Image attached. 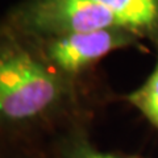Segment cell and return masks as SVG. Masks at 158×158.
I'll use <instances>...</instances> for the list:
<instances>
[{"label":"cell","mask_w":158,"mask_h":158,"mask_svg":"<svg viewBox=\"0 0 158 158\" xmlns=\"http://www.w3.org/2000/svg\"><path fill=\"white\" fill-rule=\"evenodd\" d=\"M90 91L53 70L29 38L0 19V142L49 145L90 123Z\"/></svg>","instance_id":"cell-1"},{"label":"cell","mask_w":158,"mask_h":158,"mask_svg":"<svg viewBox=\"0 0 158 158\" xmlns=\"http://www.w3.org/2000/svg\"><path fill=\"white\" fill-rule=\"evenodd\" d=\"M25 37L53 70L79 83H87L92 69L108 54L131 48H142L144 42L131 31L120 28L73 32L40 38Z\"/></svg>","instance_id":"cell-2"},{"label":"cell","mask_w":158,"mask_h":158,"mask_svg":"<svg viewBox=\"0 0 158 158\" xmlns=\"http://www.w3.org/2000/svg\"><path fill=\"white\" fill-rule=\"evenodd\" d=\"M120 25L158 48V0H95Z\"/></svg>","instance_id":"cell-3"},{"label":"cell","mask_w":158,"mask_h":158,"mask_svg":"<svg viewBox=\"0 0 158 158\" xmlns=\"http://www.w3.org/2000/svg\"><path fill=\"white\" fill-rule=\"evenodd\" d=\"M88 123L77 124L53 138L49 144L54 158H145L136 154L102 150L88 135Z\"/></svg>","instance_id":"cell-4"},{"label":"cell","mask_w":158,"mask_h":158,"mask_svg":"<svg viewBox=\"0 0 158 158\" xmlns=\"http://www.w3.org/2000/svg\"><path fill=\"white\" fill-rule=\"evenodd\" d=\"M124 99L146 118L152 127L158 129V48L156 65L149 77L136 90L127 94Z\"/></svg>","instance_id":"cell-5"},{"label":"cell","mask_w":158,"mask_h":158,"mask_svg":"<svg viewBox=\"0 0 158 158\" xmlns=\"http://www.w3.org/2000/svg\"><path fill=\"white\" fill-rule=\"evenodd\" d=\"M0 158H54L49 145L0 142Z\"/></svg>","instance_id":"cell-6"}]
</instances>
